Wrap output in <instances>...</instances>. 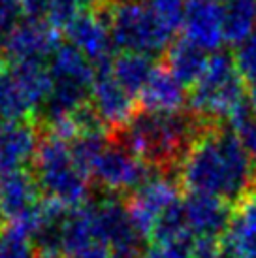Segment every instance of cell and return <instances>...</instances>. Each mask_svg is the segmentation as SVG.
Listing matches in <instances>:
<instances>
[{
  "instance_id": "cell-3",
  "label": "cell",
  "mask_w": 256,
  "mask_h": 258,
  "mask_svg": "<svg viewBox=\"0 0 256 258\" xmlns=\"http://www.w3.org/2000/svg\"><path fill=\"white\" fill-rule=\"evenodd\" d=\"M94 10L104 15L113 45L121 53L157 57L171 45L175 30L145 0H109Z\"/></svg>"
},
{
  "instance_id": "cell-30",
  "label": "cell",
  "mask_w": 256,
  "mask_h": 258,
  "mask_svg": "<svg viewBox=\"0 0 256 258\" xmlns=\"http://www.w3.org/2000/svg\"><path fill=\"white\" fill-rule=\"evenodd\" d=\"M192 245H155L142 258H190Z\"/></svg>"
},
{
  "instance_id": "cell-17",
  "label": "cell",
  "mask_w": 256,
  "mask_h": 258,
  "mask_svg": "<svg viewBox=\"0 0 256 258\" xmlns=\"http://www.w3.org/2000/svg\"><path fill=\"white\" fill-rule=\"evenodd\" d=\"M40 188L27 170L0 175V228L4 221H14L40 202Z\"/></svg>"
},
{
  "instance_id": "cell-4",
  "label": "cell",
  "mask_w": 256,
  "mask_h": 258,
  "mask_svg": "<svg viewBox=\"0 0 256 258\" xmlns=\"http://www.w3.org/2000/svg\"><path fill=\"white\" fill-rule=\"evenodd\" d=\"M245 102V79L237 70L234 55L230 51H215L204 76L188 93V111L207 124H215L222 119L228 121Z\"/></svg>"
},
{
  "instance_id": "cell-25",
  "label": "cell",
  "mask_w": 256,
  "mask_h": 258,
  "mask_svg": "<svg viewBox=\"0 0 256 258\" xmlns=\"http://www.w3.org/2000/svg\"><path fill=\"white\" fill-rule=\"evenodd\" d=\"M228 122L237 140L241 142L243 149L247 151V155L256 164V113L249 102H245L241 108L235 109Z\"/></svg>"
},
{
  "instance_id": "cell-23",
  "label": "cell",
  "mask_w": 256,
  "mask_h": 258,
  "mask_svg": "<svg viewBox=\"0 0 256 258\" xmlns=\"http://www.w3.org/2000/svg\"><path fill=\"white\" fill-rule=\"evenodd\" d=\"M219 249L222 258H256V234L234 215Z\"/></svg>"
},
{
  "instance_id": "cell-24",
  "label": "cell",
  "mask_w": 256,
  "mask_h": 258,
  "mask_svg": "<svg viewBox=\"0 0 256 258\" xmlns=\"http://www.w3.org/2000/svg\"><path fill=\"white\" fill-rule=\"evenodd\" d=\"M0 258H38L32 237L14 222L0 228Z\"/></svg>"
},
{
  "instance_id": "cell-19",
  "label": "cell",
  "mask_w": 256,
  "mask_h": 258,
  "mask_svg": "<svg viewBox=\"0 0 256 258\" xmlns=\"http://www.w3.org/2000/svg\"><path fill=\"white\" fill-rule=\"evenodd\" d=\"M256 32V0H222V34L239 47Z\"/></svg>"
},
{
  "instance_id": "cell-29",
  "label": "cell",
  "mask_w": 256,
  "mask_h": 258,
  "mask_svg": "<svg viewBox=\"0 0 256 258\" xmlns=\"http://www.w3.org/2000/svg\"><path fill=\"white\" fill-rule=\"evenodd\" d=\"M21 0H0V40L21 21Z\"/></svg>"
},
{
  "instance_id": "cell-15",
  "label": "cell",
  "mask_w": 256,
  "mask_h": 258,
  "mask_svg": "<svg viewBox=\"0 0 256 258\" xmlns=\"http://www.w3.org/2000/svg\"><path fill=\"white\" fill-rule=\"evenodd\" d=\"M40 140L34 121L0 122V175L23 172L34 162Z\"/></svg>"
},
{
  "instance_id": "cell-36",
  "label": "cell",
  "mask_w": 256,
  "mask_h": 258,
  "mask_svg": "<svg viewBox=\"0 0 256 258\" xmlns=\"http://www.w3.org/2000/svg\"><path fill=\"white\" fill-rule=\"evenodd\" d=\"M4 74V64H2V58H0V76Z\"/></svg>"
},
{
  "instance_id": "cell-8",
  "label": "cell",
  "mask_w": 256,
  "mask_h": 258,
  "mask_svg": "<svg viewBox=\"0 0 256 258\" xmlns=\"http://www.w3.org/2000/svg\"><path fill=\"white\" fill-rule=\"evenodd\" d=\"M149 164L142 158L136 157L132 151L119 142L106 145L98 160L91 170V179H94L106 192L113 194H130L136 192L140 186L157 175Z\"/></svg>"
},
{
  "instance_id": "cell-28",
  "label": "cell",
  "mask_w": 256,
  "mask_h": 258,
  "mask_svg": "<svg viewBox=\"0 0 256 258\" xmlns=\"http://www.w3.org/2000/svg\"><path fill=\"white\" fill-rule=\"evenodd\" d=\"M145 2L173 30L181 29V19H183V10H185L186 0H145Z\"/></svg>"
},
{
  "instance_id": "cell-34",
  "label": "cell",
  "mask_w": 256,
  "mask_h": 258,
  "mask_svg": "<svg viewBox=\"0 0 256 258\" xmlns=\"http://www.w3.org/2000/svg\"><path fill=\"white\" fill-rule=\"evenodd\" d=\"M190 258H222L221 256V249L217 241H196L192 245V256Z\"/></svg>"
},
{
  "instance_id": "cell-1",
  "label": "cell",
  "mask_w": 256,
  "mask_h": 258,
  "mask_svg": "<svg viewBox=\"0 0 256 258\" xmlns=\"http://www.w3.org/2000/svg\"><path fill=\"white\" fill-rule=\"evenodd\" d=\"M179 179L188 194H207L241 204L256 186V164L234 130L207 124L186 151Z\"/></svg>"
},
{
  "instance_id": "cell-16",
  "label": "cell",
  "mask_w": 256,
  "mask_h": 258,
  "mask_svg": "<svg viewBox=\"0 0 256 258\" xmlns=\"http://www.w3.org/2000/svg\"><path fill=\"white\" fill-rule=\"evenodd\" d=\"M142 109L158 113H177L188 102V93L166 66H157L147 85L140 93Z\"/></svg>"
},
{
  "instance_id": "cell-35",
  "label": "cell",
  "mask_w": 256,
  "mask_h": 258,
  "mask_svg": "<svg viewBox=\"0 0 256 258\" xmlns=\"http://www.w3.org/2000/svg\"><path fill=\"white\" fill-rule=\"evenodd\" d=\"M249 104L256 113V83L254 85H249Z\"/></svg>"
},
{
  "instance_id": "cell-31",
  "label": "cell",
  "mask_w": 256,
  "mask_h": 258,
  "mask_svg": "<svg viewBox=\"0 0 256 258\" xmlns=\"http://www.w3.org/2000/svg\"><path fill=\"white\" fill-rule=\"evenodd\" d=\"M234 215L237 217L247 228L252 230L256 234V190H252V192L239 204V209L235 211Z\"/></svg>"
},
{
  "instance_id": "cell-33",
  "label": "cell",
  "mask_w": 256,
  "mask_h": 258,
  "mask_svg": "<svg viewBox=\"0 0 256 258\" xmlns=\"http://www.w3.org/2000/svg\"><path fill=\"white\" fill-rule=\"evenodd\" d=\"M51 0H21L23 14L32 19H43L47 17V10H49Z\"/></svg>"
},
{
  "instance_id": "cell-14",
  "label": "cell",
  "mask_w": 256,
  "mask_h": 258,
  "mask_svg": "<svg viewBox=\"0 0 256 258\" xmlns=\"http://www.w3.org/2000/svg\"><path fill=\"white\" fill-rule=\"evenodd\" d=\"M185 40L204 51H219L222 34V0H186L181 19Z\"/></svg>"
},
{
  "instance_id": "cell-9",
  "label": "cell",
  "mask_w": 256,
  "mask_h": 258,
  "mask_svg": "<svg viewBox=\"0 0 256 258\" xmlns=\"http://www.w3.org/2000/svg\"><path fill=\"white\" fill-rule=\"evenodd\" d=\"M58 30L47 19H21L0 40V55L12 66L19 62H45L58 49Z\"/></svg>"
},
{
  "instance_id": "cell-7",
  "label": "cell",
  "mask_w": 256,
  "mask_h": 258,
  "mask_svg": "<svg viewBox=\"0 0 256 258\" xmlns=\"http://www.w3.org/2000/svg\"><path fill=\"white\" fill-rule=\"evenodd\" d=\"M94 237L107 247L111 258H142L145 237L134 228L126 202L106 196L91 202Z\"/></svg>"
},
{
  "instance_id": "cell-32",
  "label": "cell",
  "mask_w": 256,
  "mask_h": 258,
  "mask_svg": "<svg viewBox=\"0 0 256 258\" xmlns=\"http://www.w3.org/2000/svg\"><path fill=\"white\" fill-rule=\"evenodd\" d=\"M68 258H111V254H109V251H107V247L104 243L93 241V243L85 245L83 249L72 252Z\"/></svg>"
},
{
  "instance_id": "cell-2",
  "label": "cell",
  "mask_w": 256,
  "mask_h": 258,
  "mask_svg": "<svg viewBox=\"0 0 256 258\" xmlns=\"http://www.w3.org/2000/svg\"><path fill=\"white\" fill-rule=\"evenodd\" d=\"M206 126L207 122L190 111L158 113L140 109L119 132V144L132 151L155 172L168 173L181 166L186 151Z\"/></svg>"
},
{
  "instance_id": "cell-13",
  "label": "cell",
  "mask_w": 256,
  "mask_h": 258,
  "mask_svg": "<svg viewBox=\"0 0 256 258\" xmlns=\"http://www.w3.org/2000/svg\"><path fill=\"white\" fill-rule=\"evenodd\" d=\"M183 209L190 234L196 237V241L221 239L234 219L232 204L207 194H188L183 198Z\"/></svg>"
},
{
  "instance_id": "cell-22",
  "label": "cell",
  "mask_w": 256,
  "mask_h": 258,
  "mask_svg": "<svg viewBox=\"0 0 256 258\" xmlns=\"http://www.w3.org/2000/svg\"><path fill=\"white\" fill-rule=\"evenodd\" d=\"M151 239L157 245H192V234L185 217L183 200H177L160 215L153 228Z\"/></svg>"
},
{
  "instance_id": "cell-18",
  "label": "cell",
  "mask_w": 256,
  "mask_h": 258,
  "mask_svg": "<svg viewBox=\"0 0 256 258\" xmlns=\"http://www.w3.org/2000/svg\"><path fill=\"white\" fill-rule=\"evenodd\" d=\"M207 51L181 38L171 42L166 51V68L170 70L183 85H194L207 68Z\"/></svg>"
},
{
  "instance_id": "cell-10",
  "label": "cell",
  "mask_w": 256,
  "mask_h": 258,
  "mask_svg": "<svg viewBox=\"0 0 256 258\" xmlns=\"http://www.w3.org/2000/svg\"><path fill=\"white\" fill-rule=\"evenodd\" d=\"M177 200H181L177 183L164 173L153 175L145 185L130 194L126 200L128 215L134 228L145 239H149L160 215Z\"/></svg>"
},
{
  "instance_id": "cell-26",
  "label": "cell",
  "mask_w": 256,
  "mask_h": 258,
  "mask_svg": "<svg viewBox=\"0 0 256 258\" xmlns=\"http://www.w3.org/2000/svg\"><path fill=\"white\" fill-rule=\"evenodd\" d=\"M96 8L94 0H51L47 10V21L57 30H64L74 19L85 12H91Z\"/></svg>"
},
{
  "instance_id": "cell-11",
  "label": "cell",
  "mask_w": 256,
  "mask_h": 258,
  "mask_svg": "<svg viewBox=\"0 0 256 258\" xmlns=\"http://www.w3.org/2000/svg\"><path fill=\"white\" fill-rule=\"evenodd\" d=\"M109 66L111 64L96 68V78L91 91V104L102 122L106 124V128L113 134H119L140 109L136 108L134 96L115 81Z\"/></svg>"
},
{
  "instance_id": "cell-12",
  "label": "cell",
  "mask_w": 256,
  "mask_h": 258,
  "mask_svg": "<svg viewBox=\"0 0 256 258\" xmlns=\"http://www.w3.org/2000/svg\"><path fill=\"white\" fill-rule=\"evenodd\" d=\"M64 32L70 40V45H74L87 60H91L94 68L111 64L115 45L106 19L98 10L79 15L64 29Z\"/></svg>"
},
{
  "instance_id": "cell-27",
  "label": "cell",
  "mask_w": 256,
  "mask_h": 258,
  "mask_svg": "<svg viewBox=\"0 0 256 258\" xmlns=\"http://www.w3.org/2000/svg\"><path fill=\"white\" fill-rule=\"evenodd\" d=\"M234 58H235V64H237V70L241 74V78L245 79V83L254 85L256 83V32L247 42L241 43L237 47Z\"/></svg>"
},
{
  "instance_id": "cell-20",
  "label": "cell",
  "mask_w": 256,
  "mask_h": 258,
  "mask_svg": "<svg viewBox=\"0 0 256 258\" xmlns=\"http://www.w3.org/2000/svg\"><path fill=\"white\" fill-rule=\"evenodd\" d=\"M155 60L147 55H138V53H121L111 60V76L119 85L130 93L132 96H140L143 87L147 85L149 78L155 72Z\"/></svg>"
},
{
  "instance_id": "cell-6",
  "label": "cell",
  "mask_w": 256,
  "mask_h": 258,
  "mask_svg": "<svg viewBox=\"0 0 256 258\" xmlns=\"http://www.w3.org/2000/svg\"><path fill=\"white\" fill-rule=\"evenodd\" d=\"M51 93L43 104L47 126L60 122L91 102V91L96 78V68L74 45L60 43L51 55Z\"/></svg>"
},
{
  "instance_id": "cell-21",
  "label": "cell",
  "mask_w": 256,
  "mask_h": 258,
  "mask_svg": "<svg viewBox=\"0 0 256 258\" xmlns=\"http://www.w3.org/2000/svg\"><path fill=\"white\" fill-rule=\"evenodd\" d=\"M36 108L23 93L12 72L0 76V122L32 121Z\"/></svg>"
},
{
  "instance_id": "cell-5",
  "label": "cell",
  "mask_w": 256,
  "mask_h": 258,
  "mask_svg": "<svg viewBox=\"0 0 256 258\" xmlns=\"http://www.w3.org/2000/svg\"><path fill=\"white\" fill-rule=\"evenodd\" d=\"M32 166L38 188L47 200L58 202L68 209L89 202L91 177L76 164L66 140L49 132L42 136Z\"/></svg>"
}]
</instances>
